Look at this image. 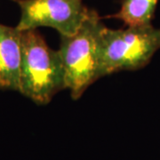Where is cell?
I'll return each instance as SVG.
<instances>
[{"label": "cell", "mask_w": 160, "mask_h": 160, "mask_svg": "<svg viewBox=\"0 0 160 160\" xmlns=\"http://www.w3.org/2000/svg\"><path fill=\"white\" fill-rule=\"evenodd\" d=\"M106 26L93 9L78 31L61 36L59 53L62 62L66 89L73 100H78L89 86L101 78V37Z\"/></svg>", "instance_id": "1"}, {"label": "cell", "mask_w": 160, "mask_h": 160, "mask_svg": "<svg viewBox=\"0 0 160 160\" xmlns=\"http://www.w3.org/2000/svg\"><path fill=\"white\" fill-rule=\"evenodd\" d=\"M22 31V61L19 91L38 105H46L66 89L59 52L46 44L38 29Z\"/></svg>", "instance_id": "2"}, {"label": "cell", "mask_w": 160, "mask_h": 160, "mask_svg": "<svg viewBox=\"0 0 160 160\" xmlns=\"http://www.w3.org/2000/svg\"><path fill=\"white\" fill-rule=\"evenodd\" d=\"M160 49V29L152 24L126 29L105 27L101 37V77L147 66Z\"/></svg>", "instance_id": "3"}, {"label": "cell", "mask_w": 160, "mask_h": 160, "mask_svg": "<svg viewBox=\"0 0 160 160\" xmlns=\"http://www.w3.org/2000/svg\"><path fill=\"white\" fill-rule=\"evenodd\" d=\"M21 9L19 30L46 27L60 36L75 34L86 18L89 9L83 0H12Z\"/></svg>", "instance_id": "4"}, {"label": "cell", "mask_w": 160, "mask_h": 160, "mask_svg": "<svg viewBox=\"0 0 160 160\" xmlns=\"http://www.w3.org/2000/svg\"><path fill=\"white\" fill-rule=\"evenodd\" d=\"M22 31L0 23V89L19 91Z\"/></svg>", "instance_id": "5"}, {"label": "cell", "mask_w": 160, "mask_h": 160, "mask_svg": "<svg viewBox=\"0 0 160 160\" xmlns=\"http://www.w3.org/2000/svg\"><path fill=\"white\" fill-rule=\"evenodd\" d=\"M158 3V0H121L119 11L109 17L122 21L127 27L150 25Z\"/></svg>", "instance_id": "6"}]
</instances>
